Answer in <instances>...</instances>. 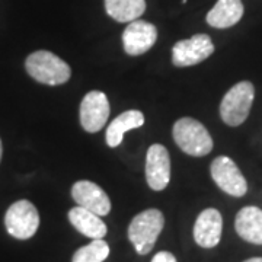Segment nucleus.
<instances>
[{"mask_svg": "<svg viewBox=\"0 0 262 262\" xmlns=\"http://www.w3.org/2000/svg\"><path fill=\"white\" fill-rule=\"evenodd\" d=\"M110 117V102L101 91H92L84 95L80 103V124L88 133H98Z\"/></svg>", "mask_w": 262, "mask_h": 262, "instance_id": "nucleus-9", "label": "nucleus"}, {"mask_svg": "<svg viewBox=\"0 0 262 262\" xmlns=\"http://www.w3.org/2000/svg\"><path fill=\"white\" fill-rule=\"evenodd\" d=\"M146 0H105L108 16L117 22H133L146 12Z\"/></svg>", "mask_w": 262, "mask_h": 262, "instance_id": "nucleus-17", "label": "nucleus"}, {"mask_svg": "<svg viewBox=\"0 0 262 262\" xmlns=\"http://www.w3.org/2000/svg\"><path fill=\"white\" fill-rule=\"evenodd\" d=\"M244 262H262V258H251V259H246Z\"/></svg>", "mask_w": 262, "mask_h": 262, "instance_id": "nucleus-20", "label": "nucleus"}, {"mask_svg": "<svg viewBox=\"0 0 262 262\" xmlns=\"http://www.w3.org/2000/svg\"><path fill=\"white\" fill-rule=\"evenodd\" d=\"M234 229L244 241L253 245H262V210L248 206L239 210L234 219Z\"/></svg>", "mask_w": 262, "mask_h": 262, "instance_id": "nucleus-13", "label": "nucleus"}, {"mask_svg": "<svg viewBox=\"0 0 262 262\" xmlns=\"http://www.w3.org/2000/svg\"><path fill=\"white\" fill-rule=\"evenodd\" d=\"M211 178L223 192L232 196H244L248 192V182L241 169L227 156H219L210 166Z\"/></svg>", "mask_w": 262, "mask_h": 262, "instance_id": "nucleus-7", "label": "nucleus"}, {"mask_svg": "<svg viewBox=\"0 0 262 262\" xmlns=\"http://www.w3.org/2000/svg\"><path fill=\"white\" fill-rule=\"evenodd\" d=\"M173 140L184 153L201 158L213 150V139L206 127L194 118H181L173 124Z\"/></svg>", "mask_w": 262, "mask_h": 262, "instance_id": "nucleus-3", "label": "nucleus"}, {"mask_svg": "<svg viewBox=\"0 0 262 262\" xmlns=\"http://www.w3.org/2000/svg\"><path fill=\"white\" fill-rule=\"evenodd\" d=\"M244 10L242 0H217L211 10L207 13L206 20L213 28H230L242 19Z\"/></svg>", "mask_w": 262, "mask_h": 262, "instance_id": "nucleus-14", "label": "nucleus"}, {"mask_svg": "<svg viewBox=\"0 0 262 262\" xmlns=\"http://www.w3.org/2000/svg\"><path fill=\"white\" fill-rule=\"evenodd\" d=\"M5 226L8 233L15 239H31L39 227L38 210L28 200H19L8 208L5 214Z\"/></svg>", "mask_w": 262, "mask_h": 262, "instance_id": "nucleus-5", "label": "nucleus"}, {"mask_svg": "<svg viewBox=\"0 0 262 262\" xmlns=\"http://www.w3.org/2000/svg\"><path fill=\"white\" fill-rule=\"evenodd\" d=\"M158 41V28L147 20L136 19L122 32V47L128 56L147 53Z\"/></svg>", "mask_w": 262, "mask_h": 262, "instance_id": "nucleus-8", "label": "nucleus"}, {"mask_svg": "<svg viewBox=\"0 0 262 262\" xmlns=\"http://www.w3.org/2000/svg\"><path fill=\"white\" fill-rule=\"evenodd\" d=\"M214 53L210 35L196 34L188 39L178 41L172 48V63L177 67H189L207 60Z\"/></svg>", "mask_w": 262, "mask_h": 262, "instance_id": "nucleus-6", "label": "nucleus"}, {"mask_svg": "<svg viewBox=\"0 0 262 262\" xmlns=\"http://www.w3.org/2000/svg\"><path fill=\"white\" fill-rule=\"evenodd\" d=\"M110 255V246L103 239H94L86 246L79 248L72 262H103Z\"/></svg>", "mask_w": 262, "mask_h": 262, "instance_id": "nucleus-18", "label": "nucleus"}, {"mask_svg": "<svg viewBox=\"0 0 262 262\" xmlns=\"http://www.w3.org/2000/svg\"><path fill=\"white\" fill-rule=\"evenodd\" d=\"M144 124V115L139 110H128L120 114L106 128V144L110 147H118L122 143L124 134L127 131L140 128Z\"/></svg>", "mask_w": 262, "mask_h": 262, "instance_id": "nucleus-16", "label": "nucleus"}, {"mask_svg": "<svg viewBox=\"0 0 262 262\" xmlns=\"http://www.w3.org/2000/svg\"><path fill=\"white\" fill-rule=\"evenodd\" d=\"M151 262H178V261H177V258L173 256V253L166 252V251H162V252H158L155 256H153Z\"/></svg>", "mask_w": 262, "mask_h": 262, "instance_id": "nucleus-19", "label": "nucleus"}, {"mask_svg": "<svg viewBox=\"0 0 262 262\" xmlns=\"http://www.w3.org/2000/svg\"><path fill=\"white\" fill-rule=\"evenodd\" d=\"M69 220L77 232L91 239H103L108 232L106 225L99 215L80 206L73 207L69 211Z\"/></svg>", "mask_w": 262, "mask_h": 262, "instance_id": "nucleus-15", "label": "nucleus"}, {"mask_svg": "<svg viewBox=\"0 0 262 262\" xmlns=\"http://www.w3.org/2000/svg\"><path fill=\"white\" fill-rule=\"evenodd\" d=\"M165 226V215L158 208L144 210L131 220L128 239L139 255H147L153 249Z\"/></svg>", "mask_w": 262, "mask_h": 262, "instance_id": "nucleus-2", "label": "nucleus"}, {"mask_svg": "<svg viewBox=\"0 0 262 262\" xmlns=\"http://www.w3.org/2000/svg\"><path fill=\"white\" fill-rule=\"evenodd\" d=\"M72 196L76 204L96 215H106L111 211V200L99 185L92 181H77L72 187Z\"/></svg>", "mask_w": 262, "mask_h": 262, "instance_id": "nucleus-11", "label": "nucleus"}, {"mask_svg": "<svg viewBox=\"0 0 262 262\" xmlns=\"http://www.w3.org/2000/svg\"><path fill=\"white\" fill-rule=\"evenodd\" d=\"M2 156H3V144H2V140H0V160H2Z\"/></svg>", "mask_w": 262, "mask_h": 262, "instance_id": "nucleus-21", "label": "nucleus"}, {"mask_svg": "<svg viewBox=\"0 0 262 262\" xmlns=\"http://www.w3.org/2000/svg\"><path fill=\"white\" fill-rule=\"evenodd\" d=\"M25 69L34 80L47 86L64 84L72 76L70 66L47 50H38L29 54L25 60Z\"/></svg>", "mask_w": 262, "mask_h": 262, "instance_id": "nucleus-1", "label": "nucleus"}, {"mask_svg": "<svg viewBox=\"0 0 262 262\" xmlns=\"http://www.w3.org/2000/svg\"><path fill=\"white\" fill-rule=\"evenodd\" d=\"M255 88L251 82L244 80L232 86L220 103V117L225 124L237 127L246 121L252 108Z\"/></svg>", "mask_w": 262, "mask_h": 262, "instance_id": "nucleus-4", "label": "nucleus"}, {"mask_svg": "<svg viewBox=\"0 0 262 262\" xmlns=\"http://www.w3.org/2000/svg\"><path fill=\"white\" fill-rule=\"evenodd\" d=\"M223 219L219 210L206 208L196 217L194 225V239L201 248L211 249L219 245L222 239Z\"/></svg>", "mask_w": 262, "mask_h": 262, "instance_id": "nucleus-12", "label": "nucleus"}, {"mask_svg": "<svg viewBox=\"0 0 262 262\" xmlns=\"http://www.w3.org/2000/svg\"><path fill=\"white\" fill-rule=\"evenodd\" d=\"M146 181L153 191H163L170 181V158L163 144H151L146 156Z\"/></svg>", "mask_w": 262, "mask_h": 262, "instance_id": "nucleus-10", "label": "nucleus"}]
</instances>
